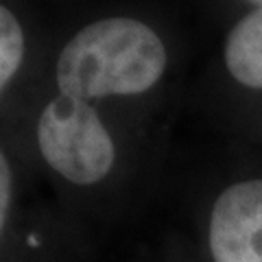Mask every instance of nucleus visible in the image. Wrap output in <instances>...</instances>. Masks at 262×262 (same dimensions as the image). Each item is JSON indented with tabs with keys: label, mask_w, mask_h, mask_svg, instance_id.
I'll return each mask as SVG.
<instances>
[{
	"label": "nucleus",
	"mask_w": 262,
	"mask_h": 262,
	"mask_svg": "<svg viewBox=\"0 0 262 262\" xmlns=\"http://www.w3.org/2000/svg\"><path fill=\"white\" fill-rule=\"evenodd\" d=\"M42 61L35 79L48 90L103 107L151 94L166 77L168 48L149 22L112 13L79 22Z\"/></svg>",
	"instance_id": "f257e3e1"
},
{
	"label": "nucleus",
	"mask_w": 262,
	"mask_h": 262,
	"mask_svg": "<svg viewBox=\"0 0 262 262\" xmlns=\"http://www.w3.org/2000/svg\"><path fill=\"white\" fill-rule=\"evenodd\" d=\"M44 164L72 186H98L118 162V146L101 107L48 90L35 118Z\"/></svg>",
	"instance_id": "f03ea898"
},
{
	"label": "nucleus",
	"mask_w": 262,
	"mask_h": 262,
	"mask_svg": "<svg viewBox=\"0 0 262 262\" xmlns=\"http://www.w3.org/2000/svg\"><path fill=\"white\" fill-rule=\"evenodd\" d=\"M206 247L212 262H262V177L236 179L214 196Z\"/></svg>",
	"instance_id": "7ed1b4c3"
},
{
	"label": "nucleus",
	"mask_w": 262,
	"mask_h": 262,
	"mask_svg": "<svg viewBox=\"0 0 262 262\" xmlns=\"http://www.w3.org/2000/svg\"><path fill=\"white\" fill-rule=\"evenodd\" d=\"M39 44L20 0H0V101L20 83L37 75Z\"/></svg>",
	"instance_id": "20e7f679"
},
{
	"label": "nucleus",
	"mask_w": 262,
	"mask_h": 262,
	"mask_svg": "<svg viewBox=\"0 0 262 262\" xmlns=\"http://www.w3.org/2000/svg\"><path fill=\"white\" fill-rule=\"evenodd\" d=\"M227 75L247 90H262V7H256L227 31L223 42Z\"/></svg>",
	"instance_id": "39448f33"
},
{
	"label": "nucleus",
	"mask_w": 262,
	"mask_h": 262,
	"mask_svg": "<svg viewBox=\"0 0 262 262\" xmlns=\"http://www.w3.org/2000/svg\"><path fill=\"white\" fill-rule=\"evenodd\" d=\"M11 206H13V170L9 158L0 149V238H3L7 223H9Z\"/></svg>",
	"instance_id": "423d86ee"
},
{
	"label": "nucleus",
	"mask_w": 262,
	"mask_h": 262,
	"mask_svg": "<svg viewBox=\"0 0 262 262\" xmlns=\"http://www.w3.org/2000/svg\"><path fill=\"white\" fill-rule=\"evenodd\" d=\"M245 3L253 5V9H256V7H262V0H245Z\"/></svg>",
	"instance_id": "0eeeda50"
}]
</instances>
